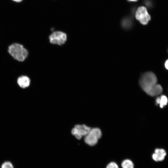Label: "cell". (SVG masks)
<instances>
[{
    "label": "cell",
    "instance_id": "1",
    "mask_svg": "<svg viewBox=\"0 0 168 168\" xmlns=\"http://www.w3.org/2000/svg\"><path fill=\"white\" fill-rule=\"evenodd\" d=\"M155 75L152 72L143 73L139 80V84L142 89L147 94L151 96H156L159 91Z\"/></svg>",
    "mask_w": 168,
    "mask_h": 168
},
{
    "label": "cell",
    "instance_id": "2",
    "mask_svg": "<svg viewBox=\"0 0 168 168\" xmlns=\"http://www.w3.org/2000/svg\"><path fill=\"white\" fill-rule=\"evenodd\" d=\"M8 52L15 59L21 62L24 61L28 54L27 50L23 45L17 43L10 45Z\"/></svg>",
    "mask_w": 168,
    "mask_h": 168
},
{
    "label": "cell",
    "instance_id": "3",
    "mask_svg": "<svg viewBox=\"0 0 168 168\" xmlns=\"http://www.w3.org/2000/svg\"><path fill=\"white\" fill-rule=\"evenodd\" d=\"M101 135V131L99 128H91L89 133L85 136V142L90 146L95 145L97 143Z\"/></svg>",
    "mask_w": 168,
    "mask_h": 168
},
{
    "label": "cell",
    "instance_id": "4",
    "mask_svg": "<svg viewBox=\"0 0 168 168\" xmlns=\"http://www.w3.org/2000/svg\"><path fill=\"white\" fill-rule=\"evenodd\" d=\"M49 39L50 42L52 44L61 45L64 44L66 42L67 35L64 32L57 31L50 34Z\"/></svg>",
    "mask_w": 168,
    "mask_h": 168
},
{
    "label": "cell",
    "instance_id": "5",
    "mask_svg": "<svg viewBox=\"0 0 168 168\" xmlns=\"http://www.w3.org/2000/svg\"><path fill=\"white\" fill-rule=\"evenodd\" d=\"M135 16L136 19L143 25L147 24L151 19V16L146 8L144 6L140 7L137 9Z\"/></svg>",
    "mask_w": 168,
    "mask_h": 168
},
{
    "label": "cell",
    "instance_id": "6",
    "mask_svg": "<svg viewBox=\"0 0 168 168\" xmlns=\"http://www.w3.org/2000/svg\"><path fill=\"white\" fill-rule=\"evenodd\" d=\"M91 128L85 124H77L72 130L73 135L78 139H80L84 136H86L90 131Z\"/></svg>",
    "mask_w": 168,
    "mask_h": 168
},
{
    "label": "cell",
    "instance_id": "7",
    "mask_svg": "<svg viewBox=\"0 0 168 168\" xmlns=\"http://www.w3.org/2000/svg\"><path fill=\"white\" fill-rule=\"evenodd\" d=\"M166 155V152L164 149L157 148L153 154L152 158L156 161H161L164 159Z\"/></svg>",
    "mask_w": 168,
    "mask_h": 168
},
{
    "label": "cell",
    "instance_id": "8",
    "mask_svg": "<svg viewBox=\"0 0 168 168\" xmlns=\"http://www.w3.org/2000/svg\"><path fill=\"white\" fill-rule=\"evenodd\" d=\"M17 82L20 87L24 88L29 86L30 80L27 76H22L18 78Z\"/></svg>",
    "mask_w": 168,
    "mask_h": 168
},
{
    "label": "cell",
    "instance_id": "9",
    "mask_svg": "<svg viewBox=\"0 0 168 168\" xmlns=\"http://www.w3.org/2000/svg\"><path fill=\"white\" fill-rule=\"evenodd\" d=\"M168 103V99L167 97L162 95L158 97L156 99V103L157 105H159L161 108H163Z\"/></svg>",
    "mask_w": 168,
    "mask_h": 168
},
{
    "label": "cell",
    "instance_id": "10",
    "mask_svg": "<svg viewBox=\"0 0 168 168\" xmlns=\"http://www.w3.org/2000/svg\"><path fill=\"white\" fill-rule=\"evenodd\" d=\"M121 166L123 168H134V165L132 162L128 159L124 161L122 163Z\"/></svg>",
    "mask_w": 168,
    "mask_h": 168
},
{
    "label": "cell",
    "instance_id": "11",
    "mask_svg": "<svg viewBox=\"0 0 168 168\" xmlns=\"http://www.w3.org/2000/svg\"><path fill=\"white\" fill-rule=\"evenodd\" d=\"M1 168H14L12 164L9 161L3 162L1 166Z\"/></svg>",
    "mask_w": 168,
    "mask_h": 168
},
{
    "label": "cell",
    "instance_id": "12",
    "mask_svg": "<svg viewBox=\"0 0 168 168\" xmlns=\"http://www.w3.org/2000/svg\"><path fill=\"white\" fill-rule=\"evenodd\" d=\"M106 168H119L117 165L114 162H111L107 166Z\"/></svg>",
    "mask_w": 168,
    "mask_h": 168
},
{
    "label": "cell",
    "instance_id": "13",
    "mask_svg": "<svg viewBox=\"0 0 168 168\" xmlns=\"http://www.w3.org/2000/svg\"><path fill=\"white\" fill-rule=\"evenodd\" d=\"M165 66L166 68L168 70V59L166 61L165 64Z\"/></svg>",
    "mask_w": 168,
    "mask_h": 168
},
{
    "label": "cell",
    "instance_id": "14",
    "mask_svg": "<svg viewBox=\"0 0 168 168\" xmlns=\"http://www.w3.org/2000/svg\"><path fill=\"white\" fill-rule=\"evenodd\" d=\"M15 2H20L22 1L23 0H12Z\"/></svg>",
    "mask_w": 168,
    "mask_h": 168
},
{
    "label": "cell",
    "instance_id": "15",
    "mask_svg": "<svg viewBox=\"0 0 168 168\" xmlns=\"http://www.w3.org/2000/svg\"><path fill=\"white\" fill-rule=\"evenodd\" d=\"M129 1H136L137 0H129Z\"/></svg>",
    "mask_w": 168,
    "mask_h": 168
}]
</instances>
